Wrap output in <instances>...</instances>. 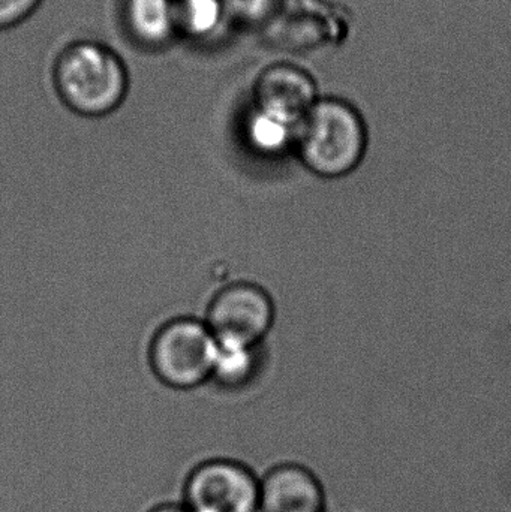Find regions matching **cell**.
I'll return each mask as SVG.
<instances>
[{"label":"cell","instance_id":"1","mask_svg":"<svg viewBox=\"0 0 511 512\" xmlns=\"http://www.w3.org/2000/svg\"><path fill=\"white\" fill-rule=\"evenodd\" d=\"M53 84L62 104L81 117L114 113L129 92V71L120 54L93 39L66 45L53 65Z\"/></svg>","mask_w":511,"mask_h":512},{"label":"cell","instance_id":"2","mask_svg":"<svg viewBox=\"0 0 511 512\" xmlns=\"http://www.w3.org/2000/svg\"><path fill=\"white\" fill-rule=\"evenodd\" d=\"M368 126L351 102L321 96L297 129V156L321 179L350 176L368 150Z\"/></svg>","mask_w":511,"mask_h":512},{"label":"cell","instance_id":"3","mask_svg":"<svg viewBox=\"0 0 511 512\" xmlns=\"http://www.w3.org/2000/svg\"><path fill=\"white\" fill-rule=\"evenodd\" d=\"M216 339L206 322L176 318L153 337L149 360L156 378L174 390H192L212 379Z\"/></svg>","mask_w":511,"mask_h":512},{"label":"cell","instance_id":"4","mask_svg":"<svg viewBox=\"0 0 511 512\" xmlns=\"http://www.w3.org/2000/svg\"><path fill=\"white\" fill-rule=\"evenodd\" d=\"M182 504L189 512H260V477L239 460H206L186 477Z\"/></svg>","mask_w":511,"mask_h":512},{"label":"cell","instance_id":"5","mask_svg":"<svg viewBox=\"0 0 511 512\" xmlns=\"http://www.w3.org/2000/svg\"><path fill=\"white\" fill-rule=\"evenodd\" d=\"M275 316V303L263 286L234 282L215 295L206 324L218 342L257 348L272 330Z\"/></svg>","mask_w":511,"mask_h":512},{"label":"cell","instance_id":"6","mask_svg":"<svg viewBox=\"0 0 511 512\" xmlns=\"http://www.w3.org/2000/svg\"><path fill=\"white\" fill-rule=\"evenodd\" d=\"M320 98L314 77L290 62L266 66L252 87L254 108L294 129Z\"/></svg>","mask_w":511,"mask_h":512},{"label":"cell","instance_id":"7","mask_svg":"<svg viewBox=\"0 0 511 512\" xmlns=\"http://www.w3.org/2000/svg\"><path fill=\"white\" fill-rule=\"evenodd\" d=\"M260 512H327L320 478L299 463H281L260 477Z\"/></svg>","mask_w":511,"mask_h":512},{"label":"cell","instance_id":"8","mask_svg":"<svg viewBox=\"0 0 511 512\" xmlns=\"http://www.w3.org/2000/svg\"><path fill=\"white\" fill-rule=\"evenodd\" d=\"M122 21L129 38L147 50H159L177 35L174 0H123Z\"/></svg>","mask_w":511,"mask_h":512},{"label":"cell","instance_id":"9","mask_svg":"<svg viewBox=\"0 0 511 512\" xmlns=\"http://www.w3.org/2000/svg\"><path fill=\"white\" fill-rule=\"evenodd\" d=\"M177 35L209 41L228 21L224 0H174Z\"/></svg>","mask_w":511,"mask_h":512},{"label":"cell","instance_id":"10","mask_svg":"<svg viewBox=\"0 0 511 512\" xmlns=\"http://www.w3.org/2000/svg\"><path fill=\"white\" fill-rule=\"evenodd\" d=\"M257 369L255 348L239 343L216 340L215 363L212 381L228 390H237L248 384Z\"/></svg>","mask_w":511,"mask_h":512},{"label":"cell","instance_id":"11","mask_svg":"<svg viewBox=\"0 0 511 512\" xmlns=\"http://www.w3.org/2000/svg\"><path fill=\"white\" fill-rule=\"evenodd\" d=\"M246 138L263 153H279L296 141L297 129L252 107L246 119Z\"/></svg>","mask_w":511,"mask_h":512},{"label":"cell","instance_id":"12","mask_svg":"<svg viewBox=\"0 0 511 512\" xmlns=\"http://www.w3.org/2000/svg\"><path fill=\"white\" fill-rule=\"evenodd\" d=\"M228 20L243 26H260L267 23L278 11L281 0H224Z\"/></svg>","mask_w":511,"mask_h":512},{"label":"cell","instance_id":"13","mask_svg":"<svg viewBox=\"0 0 511 512\" xmlns=\"http://www.w3.org/2000/svg\"><path fill=\"white\" fill-rule=\"evenodd\" d=\"M42 0H0V32L14 29L29 20Z\"/></svg>","mask_w":511,"mask_h":512},{"label":"cell","instance_id":"14","mask_svg":"<svg viewBox=\"0 0 511 512\" xmlns=\"http://www.w3.org/2000/svg\"><path fill=\"white\" fill-rule=\"evenodd\" d=\"M147 512H189L183 504H161Z\"/></svg>","mask_w":511,"mask_h":512}]
</instances>
